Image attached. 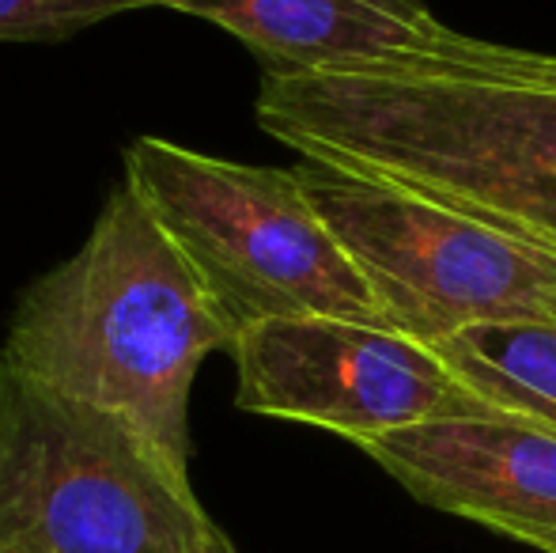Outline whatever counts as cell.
I'll use <instances>...</instances> for the list:
<instances>
[{
  "mask_svg": "<svg viewBox=\"0 0 556 553\" xmlns=\"http://www.w3.org/2000/svg\"><path fill=\"white\" fill-rule=\"evenodd\" d=\"M257 126L303 160L379 178L556 251V58L446 30L432 50L273 73Z\"/></svg>",
  "mask_w": 556,
  "mask_h": 553,
  "instance_id": "cell-1",
  "label": "cell"
},
{
  "mask_svg": "<svg viewBox=\"0 0 556 553\" xmlns=\"http://www.w3.org/2000/svg\"><path fill=\"white\" fill-rule=\"evenodd\" d=\"M235 330L129 186L106 198L73 259L15 303L0 364L103 410L190 470V391Z\"/></svg>",
  "mask_w": 556,
  "mask_h": 553,
  "instance_id": "cell-2",
  "label": "cell"
},
{
  "mask_svg": "<svg viewBox=\"0 0 556 553\" xmlns=\"http://www.w3.org/2000/svg\"><path fill=\"white\" fill-rule=\"evenodd\" d=\"M0 553H239L152 440L0 364Z\"/></svg>",
  "mask_w": 556,
  "mask_h": 553,
  "instance_id": "cell-3",
  "label": "cell"
},
{
  "mask_svg": "<svg viewBox=\"0 0 556 553\" xmlns=\"http://www.w3.org/2000/svg\"><path fill=\"white\" fill-rule=\"evenodd\" d=\"M125 186L190 259L235 338L265 318L300 315L387 326L364 274L315 213L295 171L137 137L125 148Z\"/></svg>",
  "mask_w": 556,
  "mask_h": 553,
  "instance_id": "cell-4",
  "label": "cell"
},
{
  "mask_svg": "<svg viewBox=\"0 0 556 553\" xmlns=\"http://www.w3.org/2000/svg\"><path fill=\"white\" fill-rule=\"evenodd\" d=\"M295 175L390 330L435 345L473 326L556 323V251L379 178L311 160Z\"/></svg>",
  "mask_w": 556,
  "mask_h": 553,
  "instance_id": "cell-5",
  "label": "cell"
},
{
  "mask_svg": "<svg viewBox=\"0 0 556 553\" xmlns=\"http://www.w3.org/2000/svg\"><path fill=\"white\" fill-rule=\"evenodd\" d=\"M247 414L295 420L364 448L375 436L443 417L492 414L432 345L352 318H265L231 345Z\"/></svg>",
  "mask_w": 556,
  "mask_h": 553,
  "instance_id": "cell-6",
  "label": "cell"
},
{
  "mask_svg": "<svg viewBox=\"0 0 556 553\" xmlns=\"http://www.w3.org/2000/svg\"><path fill=\"white\" fill-rule=\"evenodd\" d=\"M364 451L417 501L556 550V432L519 417H443L375 436Z\"/></svg>",
  "mask_w": 556,
  "mask_h": 553,
  "instance_id": "cell-7",
  "label": "cell"
},
{
  "mask_svg": "<svg viewBox=\"0 0 556 553\" xmlns=\"http://www.w3.org/2000/svg\"><path fill=\"white\" fill-rule=\"evenodd\" d=\"M235 35L273 73L364 65L432 50L443 27L425 0H137Z\"/></svg>",
  "mask_w": 556,
  "mask_h": 553,
  "instance_id": "cell-8",
  "label": "cell"
},
{
  "mask_svg": "<svg viewBox=\"0 0 556 553\" xmlns=\"http://www.w3.org/2000/svg\"><path fill=\"white\" fill-rule=\"evenodd\" d=\"M432 349L492 414L556 432V323L473 326Z\"/></svg>",
  "mask_w": 556,
  "mask_h": 553,
  "instance_id": "cell-9",
  "label": "cell"
},
{
  "mask_svg": "<svg viewBox=\"0 0 556 553\" xmlns=\"http://www.w3.org/2000/svg\"><path fill=\"white\" fill-rule=\"evenodd\" d=\"M137 8V0H0V42H61Z\"/></svg>",
  "mask_w": 556,
  "mask_h": 553,
  "instance_id": "cell-10",
  "label": "cell"
},
{
  "mask_svg": "<svg viewBox=\"0 0 556 553\" xmlns=\"http://www.w3.org/2000/svg\"><path fill=\"white\" fill-rule=\"evenodd\" d=\"M553 553H556V550H553Z\"/></svg>",
  "mask_w": 556,
  "mask_h": 553,
  "instance_id": "cell-11",
  "label": "cell"
}]
</instances>
